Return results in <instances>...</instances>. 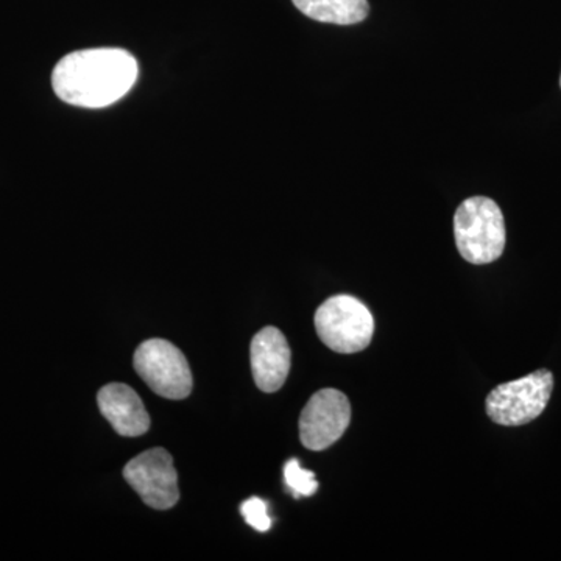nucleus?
Instances as JSON below:
<instances>
[{"instance_id": "1", "label": "nucleus", "mask_w": 561, "mask_h": 561, "mask_svg": "<svg viewBox=\"0 0 561 561\" xmlns=\"http://www.w3.org/2000/svg\"><path fill=\"white\" fill-rule=\"evenodd\" d=\"M138 73V61L130 51L114 47L77 50L55 66L51 87L69 105L105 108L130 92Z\"/></svg>"}, {"instance_id": "2", "label": "nucleus", "mask_w": 561, "mask_h": 561, "mask_svg": "<svg viewBox=\"0 0 561 561\" xmlns=\"http://www.w3.org/2000/svg\"><path fill=\"white\" fill-rule=\"evenodd\" d=\"M457 250L474 265L500 260L505 249V221L500 206L491 198L471 197L454 216Z\"/></svg>"}, {"instance_id": "3", "label": "nucleus", "mask_w": 561, "mask_h": 561, "mask_svg": "<svg viewBox=\"0 0 561 561\" xmlns=\"http://www.w3.org/2000/svg\"><path fill=\"white\" fill-rule=\"evenodd\" d=\"M316 330L320 341L335 353H360L371 343L375 319L357 298L337 295L317 309Z\"/></svg>"}, {"instance_id": "4", "label": "nucleus", "mask_w": 561, "mask_h": 561, "mask_svg": "<svg viewBox=\"0 0 561 561\" xmlns=\"http://www.w3.org/2000/svg\"><path fill=\"white\" fill-rule=\"evenodd\" d=\"M552 390L553 375L542 368L516 381L497 386L486 398V413L501 426H524L545 412Z\"/></svg>"}, {"instance_id": "5", "label": "nucleus", "mask_w": 561, "mask_h": 561, "mask_svg": "<svg viewBox=\"0 0 561 561\" xmlns=\"http://www.w3.org/2000/svg\"><path fill=\"white\" fill-rule=\"evenodd\" d=\"M135 370L154 393L168 400L190 397L194 379L186 356L173 343L151 339L136 350Z\"/></svg>"}, {"instance_id": "6", "label": "nucleus", "mask_w": 561, "mask_h": 561, "mask_svg": "<svg viewBox=\"0 0 561 561\" xmlns=\"http://www.w3.org/2000/svg\"><path fill=\"white\" fill-rule=\"evenodd\" d=\"M124 479L154 511H169L180 500L179 474L165 449L153 448L136 456L125 465Z\"/></svg>"}, {"instance_id": "7", "label": "nucleus", "mask_w": 561, "mask_h": 561, "mask_svg": "<svg viewBox=\"0 0 561 561\" xmlns=\"http://www.w3.org/2000/svg\"><path fill=\"white\" fill-rule=\"evenodd\" d=\"M351 423V404L342 391L324 389L312 394L300 416L305 448L323 451L341 440Z\"/></svg>"}, {"instance_id": "8", "label": "nucleus", "mask_w": 561, "mask_h": 561, "mask_svg": "<svg viewBox=\"0 0 561 561\" xmlns=\"http://www.w3.org/2000/svg\"><path fill=\"white\" fill-rule=\"evenodd\" d=\"M251 371L257 389L275 393L286 382L291 353L287 339L278 328H264L251 342Z\"/></svg>"}, {"instance_id": "9", "label": "nucleus", "mask_w": 561, "mask_h": 561, "mask_svg": "<svg viewBox=\"0 0 561 561\" xmlns=\"http://www.w3.org/2000/svg\"><path fill=\"white\" fill-rule=\"evenodd\" d=\"M99 409L122 437H139L150 430V415L127 383L113 382L98 393Z\"/></svg>"}, {"instance_id": "10", "label": "nucleus", "mask_w": 561, "mask_h": 561, "mask_svg": "<svg viewBox=\"0 0 561 561\" xmlns=\"http://www.w3.org/2000/svg\"><path fill=\"white\" fill-rule=\"evenodd\" d=\"M294 5L313 21L353 25L367 20V0H291Z\"/></svg>"}, {"instance_id": "11", "label": "nucleus", "mask_w": 561, "mask_h": 561, "mask_svg": "<svg viewBox=\"0 0 561 561\" xmlns=\"http://www.w3.org/2000/svg\"><path fill=\"white\" fill-rule=\"evenodd\" d=\"M284 479L295 497L312 496L319 489L316 474L312 471L302 470L300 461L291 459L284 467Z\"/></svg>"}, {"instance_id": "12", "label": "nucleus", "mask_w": 561, "mask_h": 561, "mask_svg": "<svg viewBox=\"0 0 561 561\" xmlns=\"http://www.w3.org/2000/svg\"><path fill=\"white\" fill-rule=\"evenodd\" d=\"M243 518L257 531H267L272 527V518L267 513V504L260 497H251L241 507Z\"/></svg>"}, {"instance_id": "13", "label": "nucleus", "mask_w": 561, "mask_h": 561, "mask_svg": "<svg viewBox=\"0 0 561 561\" xmlns=\"http://www.w3.org/2000/svg\"><path fill=\"white\" fill-rule=\"evenodd\" d=\"M560 84H561V79H560Z\"/></svg>"}]
</instances>
